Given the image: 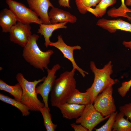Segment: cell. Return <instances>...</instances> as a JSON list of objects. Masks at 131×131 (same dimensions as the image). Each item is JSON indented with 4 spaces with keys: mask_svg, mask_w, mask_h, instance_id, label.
Returning <instances> with one entry per match:
<instances>
[{
    "mask_svg": "<svg viewBox=\"0 0 131 131\" xmlns=\"http://www.w3.org/2000/svg\"><path fill=\"white\" fill-rule=\"evenodd\" d=\"M73 123L70 124L71 126L75 131H88V129L81 124Z\"/></svg>",
    "mask_w": 131,
    "mask_h": 131,
    "instance_id": "83f0119b",
    "label": "cell"
},
{
    "mask_svg": "<svg viewBox=\"0 0 131 131\" xmlns=\"http://www.w3.org/2000/svg\"><path fill=\"white\" fill-rule=\"evenodd\" d=\"M39 111L43 116L44 124L46 131H54L57 125L53 123L51 120V115L50 110L45 106L40 109Z\"/></svg>",
    "mask_w": 131,
    "mask_h": 131,
    "instance_id": "603a6c76",
    "label": "cell"
},
{
    "mask_svg": "<svg viewBox=\"0 0 131 131\" xmlns=\"http://www.w3.org/2000/svg\"><path fill=\"white\" fill-rule=\"evenodd\" d=\"M0 100L5 103L9 104L16 107L21 112L23 116H27L30 114L29 108L25 105L19 102L10 98L8 96L0 94Z\"/></svg>",
    "mask_w": 131,
    "mask_h": 131,
    "instance_id": "7402d4cb",
    "label": "cell"
},
{
    "mask_svg": "<svg viewBox=\"0 0 131 131\" xmlns=\"http://www.w3.org/2000/svg\"><path fill=\"white\" fill-rule=\"evenodd\" d=\"M101 0H75V2L79 12L85 14L87 12V8L96 6Z\"/></svg>",
    "mask_w": 131,
    "mask_h": 131,
    "instance_id": "cb8c5ba5",
    "label": "cell"
},
{
    "mask_svg": "<svg viewBox=\"0 0 131 131\" xmlns=\"http://www.w3.org/2000/svg\"><path fill=\"white\" fill-rule=\"evenodd\" d=\"M121 4L118 8H113L107 12L108 16L112 17H123L127 18L128 20L131 19L130 14H131V9L128 8L125 5L124 0H121Z\"/></svg>",
    "mask_w": 131,
    "mask_h": 131,
    "instance_id": "ffe728a7",
    "label": "cell"
},
{
    "mask_svg": "<svg viewBox=\"0 0 131 131\" xmlns=\"http://www.w3.org/2000/svg\"><path fill=\"white\" fill-rule=\"evenodd\" d=\"M85 105L66 103L58 106L63 117L67 119H77L81 115Z\"/></svg>",
    "mask_w": 131,
    "mask_h": 131,
    "instance_id": "5bb4252c",
    "label": "cell"
},
{
    "mask_svg": "<svg viewBox=\"0 0 131 131\" xmlns=\"http://www.w3.org/2000/svg\"><path fill=\"white\" fill-rule=\"evenodd\" d=\"M67 22L60 23L55 24H42L39 25L37 33L43 35L44 38V45L47 48L51 41L50 38L52 33L55 30L60 28H66L65 25Z\"/></svg>",
    "mask_w": 131,
    "mask_h": 131,
    "instance_id": "9a60e30c",
    "label": "cell"
},
{
    "mask_svg": "<svg viewBox=\"0 0 131 131\" xmlns=\"http://www.w3.org/2000/svg\"><path fill=\"white\" fill-rule=\"evenodd\" d=\"M67 102L86 106L91 104L90 94L87 91L82 92L76 89L68 99Z\"/></svg>",
    "mask_w": 131,
    "mask_h": 131,
    "instance_id": "e0dca14e",
    "label": "cell"
},
{
    "mask_svg": "<svg viewBox=\"0 0 131 131\" xmlns=\"http://www.w3.org/2000/svg\"><path fill=\"white\" fill-rule=\"evenodd\" d=\"M39 36L32 34L23 48L22 56L25 61L34 67L44 72L47 70L51 56L54 53L52 50L44 52L41 50L37 43Z\"/></svg>",
    "mask_w": 131,
    "mask_h": 131,
    "instance_id": "7a4b0ae2",
    "label": "cell"
},
{
    "mask_svg": "<svg viewBox=\"0 0 131 131\" xmlns=\"http://www.w3.org/2000/svg\"><path fill=\"white\" fill-rule=\"evenodd\" d=\"M125 3L126 6H131V0H126Z\"/></svg>",
    "mask_w": 131,
    "mask_h": 131,
    "instance_id": "4dcf8cb0",
    "label": "cell"
},
{
    "mask_svg": "<svg viewBox=\"0 0 131 131\" xmlns=\"http://www.w3.org/2000/svg\"><path fill=\"white\" fill-rule=\"evenodd\" d=\"M17 22L12 12L9 9L4 8L0 13V26L3 33L9 32L12 27Z\"/></svg>",
    "mask_w": 131,
    "mask_h": 131,
    "instance_id": "2e32d148",
    "label": "cell"
},
{
    "mask_svg": "<svg viewBox=\"0 0 131 131\" xmlns=\"http://www.w3.org/2000/svg\"><path fill=\"white\" fill-rule=\"evenodd\" d=\"M93 104L85 106L81 115L76 119L75 123L81 124L92 131L100 123L108 118L110 115L103 116L95 109Z\"/></svg>",
    "mask_w": 131,
    "mask_h": 131,
    "instance_id": "52a82bcc",
    "label": "cell"
},
{
    "mask_svg": "<svg viewBox=\"0 0 131 131\" xmlns=\"http://www.w3.org/2000/svg\"><path fill=\"white\" fill-rule=\"evenodd\" d=\"M113 91V86L109 87L98 95L94 100V107L103 117L110 115L116 111Z\"/></svg>",
    "mask_w": 131,
    "mask_h": 131,
    "instance_id": "8992f818",
    "label": "cell"
},
{
    "mask_svg": "<svg viewBox=\"0 0 131 131\" xmlns=\"http://www.w3.org/2000/svg\"><path fill=\"white\" fill-rule=\"evenodd\" d=\"M122 113H118L113 127V131H131V122L125 119Z\"/></svg>",
    "mask_w": 131,
    "mask_h": 131,
    "instance_id": "44dd1931",
    "label": "cell"
},
{
    "mask_svg": "<svg viewBox=\"0 0 131 131\" xmlns=\"http://www.w3.org/2000/svg\"><path fill=\"white\" fill-rule=\"evenodd\" d=\"M118 113L117 111L110 115L106 122L100 127L95 128L96 131H111L113 127L115 120V118Z\"/></svg>",
    "mask_w": 131,
    "mask_h": 131,
    "instance_id": "d4e9b609",
    "label": "cell"
},
{
    "mask_svg": "<svg viewBox=\"0 0 131 131\" xmlns=\"http://www.w3.org/2000/svg\"><path fill=\"white\" fill-rule=\"evenodd\" d=\"M27 1L29 8L38 15L42 24H51L48 9L50 7H54L49 0H27Z\"/></svg>",
    "mask_w": 131,
    "mask_h": 131,
    "instance_id": "8fae6325",
    "label": "cell"
},
{
    "mask_svg": "<svg viewBox=\"0 0 131 131\" xmlns=\"http://www.w3.org/2000/svg\"><path fill=\"white\" fill-rule=\"evenodd\" d=\"M96 25L110 33H115L117 30L131 33V24L121 19L108 20L102 18L98 20Z\"/></svg>",
    "mask_w": 131,
    "mask_h": 131,
    "instance_id": "7c38bea8",
    "label": "cell"
},
{
    "mask_svg": "<svg viewBox=\"0 0 131 131\" xmlns=\"http://www.w3.org/2000/svg\"><path fill=\"white\" fill-rule=\"evenodd\" d=\"M46 76L33 81L27 80L21 73H18L16 78L21 85L22 90L21 102L27 106L32 111H39L40 109L45 106L38 98L35 89L37 85L43 81Z\"/></svg>",
    "mask_w": 131,
    "mask_h": 131,
    "instance_id": "277c9868",
    "label": "cell"
},
{
    "mask_svg": "<svg viewBox=\"0 0 131 131\" xmlns=\"http://www.w3.org/2000/svg\"><path fill=\"white\" fill-rule=\"evenodd\" d=\"M48 15L51 24L65 22L74 23L77 20V18L69 12L54 7L52 8Z\"/></svg>",
    "mask_w": 131,
    "mask_h": 131,
    "instance_id": "4fadbf2b",
    "label": "cell"
},
{
    "mask_svg": "<svg viewBox=\"0 0 131 131\" xmlns=\"http://www.w3.org/2000/svg\"><path fill=\"white\" fill-rule=\"evenodd\" d=\"M0 90L9 93L13 96L15 100L21 102L22 90L19 83L14 86H11L0 79Z\"/></svg>",
    "mask_w": 131,
    "mask_h": 131,
    "instance_id": "ac0fdd59",
    "label": "cell"
},
{
    "mask_svg": "<svg viewBox=\"0 0 131 131\" xmlns=\"http://www.w3.org/2000/svg\"><path fill=\"white\" fill-rule=\"evenodd\" d=\"M58 40L55 42H51L49 46L54 47L58 49L62 53L63 57L69 60L71 63L73 68H75L79 72L83 77L84 78L86 75L89 73L79 67L76 63L74 57V51L76 49L80 50L81 47L79 45L70 46L67 45L63 40L61 35H58L57 37Z\"/></svg>",
    "mask_w": 131,
    "mask_h": 131,
    "instance_id": "30bf717a",
    "label": "cell"
},
{
    "mask_svg": "<svg viewBox=\"0 0 131 131\" xmlns=\"http://www.w3.org/2000/svg\"><path fill=\"white\" fill-rule=\"evenodd\" d=\"M61 68V66L59 64H57L51 69H48L47 70V76L43 83L36 88V92L41 96L45 106L49 109L48 104L49 96L56 79V73Z\"/></svg>",
    "mask_w": 131,
    "mask_h": 131,
    "instance_id": "ba28073f",
    "label": "cell"
},
{
    "mask_svg": "<svg viewBox=\"0 0 131 131\" xmlns=\"http://www.w3.org/2000/svg\"><path fill=\"white\" fill-rule=\"evenodd\" d=\"M120 112L123 113L128 119L131 121V103H129L120 106Z\"/></svg>",
    "mask_w": 131,
    "mask_h": 131,
    "instance_id": "4316f807",
    "label": "cell"
},
{
    "mask_svg": "<svg viewBox=\"0 0 131 131\" xmlns=\"http://www.w3.org/2000/svg\"><path fill=\"white\" fill-rule=\"evenodd\" d=\"M91 70L94 75L93 82L91 86L86 90L90 93L91 104H93L96 97L107 88L114 85L115 80L111 77L112 74L113 65L111 61L105 65L102 69L98 68L94 62L90 64Z\"/></svg>",
    "mask_w": 131,
    "mask_h": 131,
    "instance_id": "3957f363",
    "label": "cell"
},
{
    "mask_svg": "<svg viewBox=\"0 0 131 131\" xmlns=\"http://www.w3.org/2000/svg\"><path fill=\"white\" fill-rule=\"evenodd\" d=\"M116 2L117 0H101L95 8H88L87 10L96 17H102L106 13L107 8Z\"/></svg>",
    "mask_w": 131,
    "mask_h": 131,
    "instance_id": "d6986e66",
    "label": "cell"
},
{
    "mask_svg": "<svg viewBox=\"0 0 131 131\" xmlns=\"http://www.w3.org/2000/svg\"><path fill=\"white\" fill-rule=\"evenodd\" d=\"M122 44L125 47L131 49V41H124Z\"/></svg>",
    "mask_w": 131,
    "mask_h": 131,
    "instance_id": "f546056e",
    "label": "cell"
},
{
    "mask_svg": "<svg viewBox=\"0 0 131 131\" xmlns=\"http://www.w3.org/2000/svg\"><path fill=\"white\" fill-rule=\"evenodd\" d=\"M58 3L60 6L68 8H71L69 4V0H59Z\"/></svg>",
    "mask_w": 131,
    "mask_h": 131,
    "instance_id": "f1b7e54d",
    "label": "cell"
},
{
    "mask_svg": "<svg viewBox=\"0 0 131 131\" xmlns=\"http://www.w3.org/2000/svg\"><path fill=\"white\" fill-rule=\"evenodd\" d=\"M76 69L73 68L70 71H66L56 79L50 94L52 106L57 107L66 103L76 89V82L74 78Z\"/></svg>",
    "mask_w": 131,
    "mask_h": 131,
    "instance_id": "6da1fadb",
    "label": "cell"
},
{
    "mask_svg": "<svg viewBox=\"0 0 131 131\" xmlns=\"http://www.w3.org/2000/svg\"><path fill=\"white\" fill-rule=\"evenodd\" d=\"M31 29L30 25L17 21L9 32L10 41L24 48L32 35Z\"/></svg>",
    "mask_w": 131,
    "mask_h": 131,
    "instance_id": "9c48e42d",
    "label": "cell"
},
{
    "mask_svg": "<svg viewBox=\"0 0 131 131\" xmlns=\"http://www.w3.org/2000/svg\"><path fill=\"white\" fill-rule=\"evenodd\" d=\"M79 0L80 1H81V0Z\"/></svg>",
    "mask_w": 131,
    "mask_h": 131,
    "instance_id": "1f68e13d",
    "label": "cell"
},
{
    "mask_svg": "<svg viewBox=\"0 0 131 131\" xmlns=\"http://www.w3.org/2000/svg\"><path fill=\"white\" fill-rule=\"evenodd\" d=\"M131 87V79L124 82L121 84V86L117 89V92L122 97H125Z\"/></svg>",
    "mask_w": 131,
    "mask_h": 131,
    "instance_id": "484cf974",
    "label": "cell"
},
{
    "mask_svg": "<svg viewBox=\"0 0 131 131\" xmlns=\"http://www.w3.org/2000/svg\"><path fill=\"white\" fill-rule=\"evenodd\" d=\"M6 3L17 21L29 25L34 23L40 25L42 24L38 15L23 4L14 0H6Z\"/></svg>",
    "mask_w": 131,
    "mask_h": 131,
    "instance_id": "5b68a950",
    "label": "cell"
}]
</instances>
